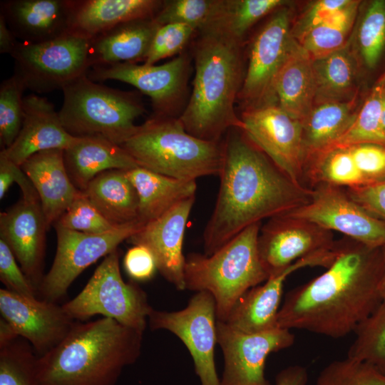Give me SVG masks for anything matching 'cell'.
Instances as JSON below:
<instances>
[{
  "mask_svg": "<svg viewBox=\"0 0 385 385\" xmlns=\"http://www.w3.org/2000/svg\"><path fill=\"white\" fill-rule=\"evenodd\" d=\"M0 279L6 289L26 297H38L37 291L28 279L9 247L0 239Z\"/></svg>",
  "mask_w": 385,
  "mask_h": 385,
  "instance_id": "cell-45",
  "label": "cell"
},
{
  "mask_svg": "<svg viewBox=\"0 0 385 385\" xmlns=\"http://www.w3.org/2000/svg\"><path fill=\"white\" fill-rule=\"evenodd\" d=\"M294 340L287 329L245 333L217 320V341L225 361L221 385H270L265 374L267 356L290 347Z\"/></svg>",
  "mask_w": 385,
  "mask_h": 385,
  "instance_id": "cell-15",
  "label": "cell"
},
{
  "mask_svg": "<svg viewBox=\"0 0 385 385\" xmlns=\"http://www.w3.org/2000/svg\"><path fill=\"white\" fill-rule=\"evenodd\" d=\"M335 243L332 232L308 220L282 214L261 225L257 247L270 276L300 259L332 249Z\"/></svg>",
  "mask_w": 385,
  "mask_h": 385,
  "instance_id": "cell-17",
  "label": "cell"
},
{
  "mask_svg": "<svg viewBox=\"0 0 385 385\" xmlns=\"http://www.w3.org/2000/svg\"><path fill=\"white\" fill-rule=\"evenodd\" d=\"M58 111L66 130L76 137L101 136L121 145L137 130L135 120L145 112L130 92L103 86L83 75L63 88Z\"/></svg>",
  "mask_w": 385,
  "mask_h": 385,
  "instance_id": "cell-7",
  "label": "cell"
},
{
  "mask_svg": "<svg viewBox=\"0 0 385 385\" xmlns=\"http://www.w3.org/2000/svg\"><path fill=\"white\" fill-rule=\"evenodd\" d=\"M119 256L118 249L106 256L83 289L62 307L75 321L102 315L143 333L153 308L139 285L123 279Z\"/></svg>",
  "mask_w": 385,
  "mask_h": 385,
  "instance_id": "cell-8",
  "label": "cell"
},
{
  "mask_svg": "<svg viewBox=\"0 0 385 385\" xmlns=\"http://www.w3.org/2000/svg\"><path fill=\"white\" fill-rule=\"evenodd\" d=\"M312 65L316 86L314 105L357 98L356 65L346 46L312 60Z\"/></svg>",
  "mask_w": 385,
  "mask_h": 385,
  "instance_id": "cell-32",
  "label": "cell"
},
{
  "mask_svg": "<svg viewBox=\"0 0 385 385\" xmlns=\"http://www.w3.org/2000/svg\"><path fill=\"white\" fill-rule=\"evenodd\" d=\"M138 166L180 180L220 175L223 141H207L186 131L178 118L154 115L120 145Z\"/></svg>",
  "mask_w": 385,
  "mask_h": 385,
  "instance_id": "cell-5",
  "label": "cell"
},
{
  "mask_svg": "<svg viewBox=\"0 0 385 385\" xmlns=\"http://www.w3.org/2000/svg\"><path fill=\"white\" fill-rule=\"evenodd\" d=\"M260 227L261 222L247 227L210 255L185 257V289L209 292L217 320L225 322L241 296L269 277L258 252Z\"/></svg>",
  "mask_w": 385,
  "mask_h": 385,
  "instance_id": "cell-6",
  "label": "cell"
},
{
  "mask_svg": "<svg viewBox=\"0 0 385 385\" xmlns=\"http://www.w3.org/2000/svg\"><path fill=\"white\" fill-rule=\"evenodd\" d=\"M221 0L163 1L154 17L159 25L183 24L201 31L215 20Z\"/></svg>",
  "mask_w": 385,
  "mask_h": 385,
  "instance_id": "cell-39",
  "label": "cell"
},
{
  "mask_svg": "<svg viewBox=\"0 0 385 385\" xmlns=\"http://www.w3.org/2000/svg\"><path fill=\"white\" fill-rule=\"evenodd\" d=\"M48 230L40 201H29L21 197L0 214V239L9 247L37 292L44 277Z\"/></svg>",
  "mask_w": 385,
  "mask_h": 385,
  "instance_id": "cell-20",
  "label": "cell"
},
{
  "mask_svg": "<svg viewBox=\"0 0 385 385\" xmlns=\"http://www.w3.org/2000/svg\"><path fill=\"white\" fill-rule=\"evenodd\" d=\"M195 197L175 205L158 219L145 224L129 240L153 252L161 275L178 290H185V257L183 245L188 220Z\"/></svg>",
  "mask_w": 385,
  "mask_h": 385,
  "instance_id": "cell-21",
  "label": "cell"
},
{
  "mask_svg": "<svg viewBox=\"0 0 385 385\" xmlns=\"http://www.w3.org/2000/svg\"><path fill=\"white\" fill-rule=\"evenodd\" d=\"M356 101L355 98L349 101L314 106L302 122L305 163L332 147L346 131L356 115Z\"/></svg>",
  "mask_w": 385,
  "mask_h": 385,
  "instance_id": "cell-31",
  "label": "cell"
},
{
  "mask_svg": "<svg viewBox=\"0 0 385 385\" xmlns=\"http://www.w3.org/2000/svg\"><path fill=\"white\" fill-rule=\"evenodd\" d=\"M384 89L385 72L372 86L351 125L331 148L359 143L385 145L381 129V103Z\"/></svg>",
  "mask_w": 385,
  "mask_h": 385,
  "instance_id": "cell-35",
  "label": "cell"
},
{
  "mask_svg": "<svg viewBox=\"0 0 385 385\" xmlns=\"http://www.w3.org/2000/svg\"><path fill=\"white\" fill-rule=\"evenodd\" d=\"M32 181L48 229L80 193L72 183L64 163V150L38 152L21 165Z\"/></svg>",
  "mask_w": 385,
  "mask_h": 385,
  "instance_id": "cell-24",
  "label": "cell"
},
{
  "mask_svg": "<svg viewBox=\"0 0 385 385\" xmlns=\"http://www.w3.org/2000/svg\"><path fill=\"white\" fill-rule=\"evenodd\" d=\"M83 192L113 225L138 220V197L126 170L115 169L98 174Z\"/></svg>",
  "mask_w": 385,
  "mask_h": 385,
  "instance_id": "cell-30",
  "label": "cell"
},
{
  "mask_svg": "<svg viewBox=\"0 0 385 385\" xmlns=\"http://www.w3.org/2000/svg\"><path fill=\"white\" fill-rule=\"evenodd\" d=\"M337 255L334 248L318 252L300 259L286 268L269 276L267 279L247 291L234 305L223 322L232 329L257 333L276 329L283 287L288 276L307 267L327 268Z\"/></svg>",
  "mask_w": 385,
  "mask_h": 385,
  "instance_id": "cell-18",
  "label": "cell"
},
{
  "mask_svg": "<svg viewBox=\"0 0 385 385\" xmlns=\"http://www.w3.org/2000/svg\"><path fill=\"white\" fill-rule=\"evenodd\" d=\"M360 1H351L327 20L313 27L296 41L312 60L324 57L346 46Z\"/></svg>",
  "mask_w": 385,
  "mask_h": 385,
  "instance_id": "cell-33",
  "label": "cell"
},
{
  "mask_svg": "<svg viewBox=\"0 0 385 385\" xmlns=\"http://www.w3.org/2000/svg\"><path fill=\"white\" fill-rule=\"evenodd\" d=\"M53 225L88 234L105 233L118 227L109 222L81 191Z\"/></svg>",
  "mask_w": 385,
  "mask_h": 385,
  "instance_id": "cell-42",
  "label": "cell"
},
{
  "mask_svg": "<svg viewBox=\"0 0 385 385\" xmlns=\"http://www.w3.org/2000/svg\"><path fill=\"white\" fill-rule=\"evenodd\" d=\"M358 49L364 65L374 68L385 51V1L369 3L359 22L356 34Z\"/></svg>",
  "mask_w": 385,
  "mask_h": 385,
  "instance_id": "cell-38",
  "label": "cell"
},
{
  "mask_svg": "<svg viewBox=\"0 0 385 385\" xmlns=\"http://www.w3.org/2000/svg\"><path fill=\"white\" fill-rule=\"evenodd\" d=\"M315 93L312 60L295 41L274 84L275 103L302 122L314 106Z\"/></svg>",
  "mask_w": 385,
  "mask_h": 385,
  "instance_id": "cell-28",
  "label": "cell"
},
{
  "mask_svg": "<svg viewBox=\"0 0 385 385\" xmlns=\"http://www.w3.org/2000/svg\"><path fill=\"white\" fill-rule=\"evenodd\" d=\"M3 14H0V53L11 55L18 43Z\"/></svg>",
  "mask_w": 385,
  "mask_h": 385,
  "instance_id": "cell-51",
  "label": "cell"
},
{
  "mask_svg": "<svg viewBox=\"0 0 385 385\" xmlns=\"http://www.w3.org/2000/svg\"><path fill=\"white\" fill-rule=\"evenodd\" d=\"M314 385H385V374L365 362L346 356L325 366Z\"/></svg>",
  "mask_w": 385,
  "mask_h": 385,
  "instance_id": "cell-41",
  "label": "cell"
},
{
  "mask_svg": "<svg viewBox=\"0 0 385 385\" xmlns=\"http://www.w3.org/2000/svg\"><path fill=\"white\" fill-rule=\"evenodd\" d=\"M38 359L21 337L0 346V385H38Z\"/></svg>",
  "mask_w": 385,
  "mask_h": 385,
  "instance_id": "cell-37",
  "label": "cell"
},
{
  "mask_svg": "<svg viewBox=\"0 0 385 385\" xmlns=\"http://www.w3.org/2000/svg\"><path fill=\"white\" fill-rule=\"evenodd\" d=\"M381 247L349 238L337 242V255L326 271L289 292L277 315L280 328L342 338L382 302Z\"/></svg>",
  "mask_w": 385,
  "mask_h": 385,
  "instance_id": "cell-1",
  "label": "cell"
},
{
  "mask_svg": "<svg viewBox=\"0 0 385 385\" xmlns=\"http://www.w3.org/2000/svg\"><path fill=\"white\" fill-rule=\"evenodd\" d=\"M348 147L363 187L385 182L384 145L359 143Z\"/></svg>",
  "mask_w": 385,
  "mask_h": 385,
  "instance_id": "cell-44",
  "label": "cell"
},
{
  "mask_svg": "<svg viewBox=\"0 0 385 385\" xmlns=\"http://www.w3.org/2000/svg\"><path fill=\"white\" fill-rule=\"evenodd\" d=\"M90 44L91 39L72 32L39 43L19 41L11 55L14 75L35 93L63 90L90 70Z\"/></svg>",
  "mask_w": 385,
  "mask_h": 385,
  "instance_id": "cell-9",
  "label": "cell"
},
{
  "mask_svg": "<svg viewBox=\"0 0 385 385\" xmlns=\"http://www.w3.org/2000/svg\"><path fill=\"white\" fill-rule=\"evenodd\" d=\"M78 139L66 130L58 112L46 98L31 94L24 97V120L17 138L9 148L1 152L21 165L38 152L65 150Z\"/></svg>",
  "mask_w": 385,
  "mask_h": 385,
  "instance_id": "cell-22",
  "label": "cell"
},
{
  "mask_svg": "<svg viewBox=\"0 0 385 385\" xmlns=\"http://www.w3.org/2000/svg\"><path fill=\"white\" fill-rule=\"evenodd\" d=\"M286 4L284 0H221L215 20L205 29L220 30L242 41L256 22Z\"/></svg>",
  "mask_w": 385,
  "mask_h": 385,
  "instance_id": "cell-34",
  "label": "cell"
},
{
  "mask_svg": "<svg viewBox=\"0 0 385 385\" xmlns=\"http://www.w3.org/2000/svg\"><path fill=\"white\" fill-rule=\"evenodd\" d=\"M64 163L72 183L81 192L103 172L138 167L120 145L101 136L78 137L64 150Z\"/></svg>",
  "mask_w": 385,
  "mask_h": 385,
  "instance_id": "cell-27",
  "label": "cell"
},
{
  "mask_svg": "<svg viewBox=\"0 0 385 385\" xmlns=\"http://www.w3.org/2000/svg\"><path fill=\"white\" fill-rule=\"evenodd\" d=\"M0 312L41 356L61 343L76 322L56 302L0 289Z\"/></svg>",
  "mask_w": 385,
  "mask_h": 385,
  "instance_id": "cell-19",
  "label": "cell"
},
{
  "mask_svg": "<svg viewBox=\"0 0 385 385\" xmlns=\"http://www.w3.org/2000/svg\"><path fill=\"white\" fill-rule=\"evenodd\" d=\"M163 3L159 0L72 1L71 32L92 39L119 24L154 18Z\"/></svg>",
  "mask_w": 385,
  "mask_h": 385,
  "instance_id": "cell-25",
  "label": "cell"
},
{
  "mask_svg": "<svg viewBox=\"0 0 385 385\" xmlns=\"http://www.w3.org/2000/svg\"><path fill=\"white\" fill-rule=\"evenodd\" d=\"M344 189L354 201L374 217L385 222V182Z\"/></svg>",
  "mask_w": 385,
  "mask_h": 385,
  "instance_id": "cell-49",
  "label": "cell"
},
{
  "mask_svg": "<svg viewBox=\"0 0 385 385\" xmlns=\"http://www.w3.org/2000/svg\"><path fill=\"white\" fill-rule=\"evenodd\" d=\"M123 266L134 281L150 279L158 270L153 252L143 245H134L128 250L123 258Z\"/></svg>",
  "mask_w": 385,
  "mask_h": 385,
  "instance_id": "cell-48",
  "label": "cell"
},
{
  "mask_svg": "<svg viewBox=\"0 0 385 385\" xmlns=\"http://www.w3.org/2000/svg\"><path fill=\"white\" fill-rule=\"evenodd\" d=\"M144 225L137 220L101 234H88L53 225L57 234L56 252L50 270L39 286L38 297L57 303L84 270L118 249L121 242L129 240Z\"/></svg>",
  "mask_w": 385,
  "mask_h": 385,
  "instance_id": "cell-10",
  "label": "cell"
},
{
  "mask_svg": "<svg viewBox=\"0 0 385 385\" xmlns=\"http://www.w3.org/2000/svg\"><path fill=\"white\" fill-rule=\"evenodd\" d=\"M382 274L380 281L379 290L382 302L385 303V245L381 247Z\"/></svg>",
  "mask_w": 385,
  "mask_h": 385,
  "instance_id": "cell-53",
  "label": "cell"
},
{
  "mask_svg": "<svg viewBox=\"0 0 385 385\" xmlns=\"http://www.w3.org/2000/svg\"><path fill=\"white\" fill-rule=\"evenodd\" d=\"M19 336L4 318L0 319V346L6 344Z\"/></svg>",
  "mask_w": 385,
  "mask_h": 385,
  "instance_id": "cell-52",
  "label": "cell"
},
{
  "mask_svg": "<svg viewBox=\"0 0 385 385\" xmlns=\"http://www.w3.org/2000/svg\"><path fill=\"white\" fill-rule=\"evenodd\" d=\"M351 0H319L311 5L292 27V34L295 41L313 27L329 19L347 6Z\"/></svg>",
  "mask_w": 385,
  "mask_h": 385,
  "instance_id": "cell-46",
  "label": "cell"
},
{
  "mask_svg": "<svg viewBox=\"0 0 385 385\" xmlns=\"http://www.w3.org/2000/svg\"><path fill=\"white\" fill-rule=\"evenodd\" d=\"M381 129L383 137L385 140V89L382 97L381 114Z\"/></svg>",
  "mask_w": 385,
  "mask_h": 385,
  "instance_id": "cell-54",
  "label": "cell"
},
{
  "mask_svg": "<svg viewBox=\"0 0 385 385\" xmlns=\"http://www.w3.org/2000/svg\"><path fill=\"white\" fill-rule=\"evenodd\" d=\"M138 197V220L152 222L177 204L195 197L196 180H185L136 167L126 170Z\"/></svg>",
  "mask_w": 385,
  "mask_h": 385,
  "instance_id": "cell-29",
  "label": "cell"
},
{
  "mask_svg": "<svg viewBox=\"0 0 385 385\" xmlns=\"http://www.w3.org/2000/svg\"><path fill=\"white\" fill-rule=\"evenodd\" d=\"M160 26L154 18L138 19L119 24L93 38L90 44L91 68L145 61Z\"/></svg>",
  "mask_w": 385,
  "mask_h": 385,
  "instance_id": "cell-26",
  "label": "cell"
},
{
  "mask_svg": "<svg viewBox=\"0 0 385 385\" xmlns=\"http://www.w3.org/2000/svg\"><path fill=\"white\" fill-rule=\"evenodd\" d=\"M243 130L293 183L304 181L305 153L302 122L277 104L243 111Z\"/></svg>",
  "mask_w": 385,
  "mask_h": 385,
  "instance_id": "cell-13",
  "label": "cell"
},
{
  "mask_svg": "<svg viewBox=\"0 0 385 385\" xmlns=\"http://www.w3.org/2000/svg\"><path fill=\"white\" fill-rule=\"evenodd\" d=\"M189 69L188 56L181 54L161 65L94 66L87 75L93 81L115 80L132 85L150 98L155 115L174 117L186 93Z\"/></svg>",
  "mask_w": 385,
  "mask_h": 385,
  "instance_id": "cell-16",
  "label": "cell"
},
{
  "mask_svg": "<svg viewBox=\"0 0 385 385\" xmlns=\"http://www.w3.org/2000/svg\"><path fill=\"white\" fill-rule=\"evenodd\" d=\"M292 27L291 12L284 6L273 12L254 37L237 97L244 111L276 104L274 84L295 41Z\"/></svg>",
  "mask_w": 385,
  "mask_h": 385,
  "instance_id": "cell-11",
  "label": "cell"
},
{
  "mask_svg": "<svg viewBox=\"0 0 385 385\" xmlns=\"http://www.w3.org/2000/svg\"><path fill=\"white\" fill-rule=\"evenodd\" d=\"M223 144L218 194L202 235L206 255L247 227L307 204L312 193L293 183L242 129H230Z\"/></svg>",
  "mask_w": 385,
  "mask_h": 385,
  "instance_id": "cell-2",
  "label": "cell"
},
{
  "mask_svg": "<svg viewBox=\"0 0 385 385\" xmlns=\"http://www.w3.org/2000/svg\"><path fill=\"white\" fill-rule=\"evenodd\" d=\"M312 189L307 204L285 214L339 232L370 247L385 245V222L354 201L344 188L321 184Z\"/></svg>",
  "mask_w": 385,
  "mask_h": 385,
  "instance_id": "cell-14",
  "label": "cell"
},
{
  "mask_svg": "<svg viewBox=\"0 0 385 385\" xmlns=\"http://www.w3.org/2000/svg\"><path fill=\"white\" fill-rule=\"evenodd\" d=\"M143 333L103 317L81 322L38 359V385H117L140 355Z\"/></svg>",
  "mask_w": 385,
  "mask_h": 385,
  "instance_id": "cell-3",
  "label": "cell"
},
{
  "mask_svg": "<svg viewBox=\"0 0 385 385\" xmlns=\"http://www.w3.org/2000/svg\"><path fill=\"white\" fill-rule=\"evenodd\" d=\"M197 30L183 24H168L160 26L144 61L145 64L154 65L161 59L170 57L180 52Z\"/></svg>",
  "mask_w": 385,
  "mask_h": 385,
  "instance_id": "cell-43",
  "label": "cell"
},
{
  "mask_svg": "<svg viewBox=\"0 0 385 385\" xmlns=\"http://www.w3.org/2000/svg\"><path fill=\"white\" fill-rule=\"evenodd\" d=\"M13 183L21 189L22 198L29 201H40L38 192L26 173L19 165L0 153V198L2 199Z\"/></svg>",
  "mask_w": 385,
  "mask_h": 385,
  "instance_id": "cell-47",
  "label": "cell"
},
{
  "mask_svg": "<svg viewBox=\"0 0 385 385\" xmlns=\"http://www.w3.org/2000/svg\"><path fill=\"white\" fill-rule=\"evenodd\" d=\"M354 333L346 356L365 362L385 374V303L382 302L363 320Z\"/></svg>",
  "mask_w": 385,
  "mask_h": 385,
  "instance_id": "cell-36",
  "label": "cell"
},
{
  "mask_svg": "<svg viewBox=\"0 0 385 385\" xmlns=\"http://www.w3.org/2000/svg\"><path fill=\"white\" fill-rule=\"evenodd\" d=\"M1 5V14L20 41L39 43L71 32L72 1L11 0Z\"/></svg>",
  "mask_w": 385,
  "mask_h": 385,
  "instance_id": "cell-23",
  "label": "cell"
},
{
  "mask_svg": "<svg viewBox=\"0 0 385 385\" xmlns=\"http://www.w3.org/2000/svg\"><path fill=\"white\" fill-rule=\"evenodd\" d=\"M25 88L13 75L0 86V144L2 150L9 148L17 138L24 120Z\"/></svg>",
  "mask_w": 385,
  "mask_h": 385,
  "instance_id": "cell-40",
  "label": "cell"
},
{
  "mask_svg": "<svg viewBox=\"0 0 385 385\" xmlns=\"http://www.w3.org/2000/svg\"><path fill=\"white\" fill-rule=\"evenodd\" d=\"M200 34L192 93L178 118L192 135L219 142L230 129L244 128L235 110L244 78L242 41L212 28Z\"/></svg>",
  "mask_w": 385,
  "mask_h": 385,
  "instance_id": "cell-4",
  "label": "cell"
},
{
  "mask_svg": "<svg viewBox=\"0 0 385 385\" xmlns=\"http://www.w3.org/2000/svg\"><path fill=\"white\" fill-rule=\"evenodd\" d=\"M308 371L301 365L294 364L282 369L275 377V385H307Z\"/></svg>",
  "mask_w": 385,
  "mask_h": 385,
  "instance_id": "cell-50",
  "label": "cell"
},
{
  "mask_svg": "<svg viewBox=\"0 0 385 385\" xmlns=\"http://www.w3.org/2000/svg\"><path fill=\"white\" fill-rule=\"evenodd\" d=\"M148 324L152 330H168L183 342L192 356L200 385H221L215 362L216 306L209 292H197L180 311L153 309Z\"/></svg>",
  "mask_w": 385,
  "mask_h": 385,
  "instance_id": "cell-12",
  "label": "cell"
}]
</instances>
